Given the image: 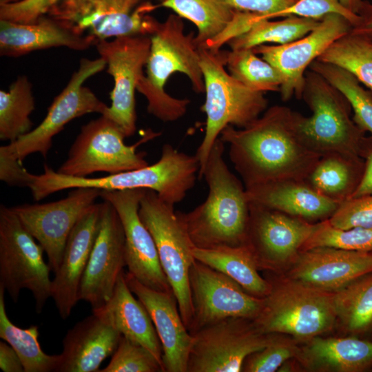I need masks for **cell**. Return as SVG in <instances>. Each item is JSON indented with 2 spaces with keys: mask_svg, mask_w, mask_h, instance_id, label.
<instances>
[{
  "mask_svg": "<svg viewBox=\"0 0 372 372\" xmlns=\"http://www.w3.org/2000/svg\"><path fill=\"white\" fill-rule=\"evenodd\" d=\"M99 372H165L156 358L145 347L121 336L108 365Z\"/></svg>",
  "mask_w": 372,
  "mask_h": 372,
  "instance_id": "ab89813d",
  "label": "cell"
},
{
  "mask_svg": "<svg viewBox=\"0 0 372 372\" xmlns=\"http://www.w3.org/2000/svg\"><path fill=\"white\" fill-rule=\"evenodd\" d=\"M150 45L149 35L123 36L110 41H99L95 44L100 57L106 63L107 72L114 81L110 93L111 105L101 115L114 121L126 138L136 131L135 91L144 75Z\"/></svg>",
  "mask_w": 372,
  "mask_h": 372,
  "instance_id": "5bb4252c",
  "label": "cell"
},
{
  "mask_svg": "<svg viewBox=\"0 0 372 372\" xmlns=\"http://www.w3.org/2000/svg\"><path fill=\"white\" fill-rule=\"evenodd\" d=\"M194 37V32L185 34L182 17L176 14L159 22L150 35L147 76L144 74L140 79L136 90L146 98L147 112L162 121L180 118L190 103L189 99L174 98L165 92V83L172 74L177 72L185 74L195 92H205L199 49Z\"/></svg>",
  "mask_w": 372,
  "mask_h": 372,
  "instance_id": "277c9868",
  "label": "cell"
},
{
  "mask_svg": "<svg viewBox=\"0 0 372 372\" xmlns=\"http://www.w3.org/2000/svg\"><path fill=\"white\" fill-rule=\"evenodd\" d=\"M351 28L350 22L341 15L329 14L320 19L314 30L299 39L283 45L262 44L252 49L282 74L283 82L279 91L281 99L287 101L293 95L301 99L307 69Z\"/></svg>",
  "mask_w": 372,
  "mask_h": 372,
  "instance_id": "e0dca14e",
  "label": "cell"
},
{
  "mask_svg": "<svg viewBox=\"0 0 372 372\" xmlns=\"http://www.w3.org/2000/svg\"><path fill=\"white\" fill-rule=\"evenodd\" d=\"M160 134L147 130L135 144L127 145L121 128L101 115L81 127L56 172L72 177H87L95 172L113 174L145 167L149 165L145 158L147 154L137 152V147Z\"/></svg>",
  "mask_w": 372,
  "mask_h": 372,
  "instance_id": "9c48e42d",
  "label": "cell"
},
{
  "mask_svg": "<svg viewBox=\"0 0 372 372\" xmlns=\"http://www.w3.org/2000/svg\"><path fill=\"white\" fill-rule=\"evenodd\" d=\"M271 284L263 307L254 320L262 333L309 341L333 328L337 320L333 293L291 278Z\"/></svg>",
  "mask_w": 372,
  "mask_h": 372,
  "instance_id": "52a82bcc",
  "label": "cell"
},
{
  "mask_svg": "<svg viewBox=\"0 0 372 372\" xmlns=\"http://www.w3.org/2000/svg\"><path fill=\"white\" fill-rule=\"evenodd\" d=\"M44 250L11 207L0 206V287L17 302L22 289L32 292L39 314L52 294L51 269Z\"/></svg>",
  "mask_w": 372,
  "mask_h": 372,
  "instance_id": "30bf717a",
  "label": "cell"
},
{
  "mask_svg": "<svg viewBox=\"0 0 372 372\" xmlns=\"http://www.w3.org/2000/svg\"><path fill=\"white\" fill-rule=\"evenodd\" d=\"M317 247H331L347 250L372 251V227L335 228L328 219L317 227L302 245L301 250Z\"/></svg>",
  "mask_w": 372,
  "mask_h": 372,
  "instance_id": "f35d334b",
  "label": "cell"
},
{
  "mask_svg": "<svg viewBox=\"0 0 372 372\" xmlns=\"http://www.w3.org/2000/svg\"><path fill=\"white\" fill-rule=\"evenodd\" d=\"M145 192V189L101 190L100 198L114 207L121 220L127 272L149 288L173 292L161 267L154 238L138 214Z\"/></svg>",
  "mask_w": 372,
  "mask_h": 372,
  "instance_id": "d6986e66",
  "label": "cell"
},
{
  "mask_svg": "<svg viewBox=\"0 0 372 372\" xmlns=\"http://www.w3.org/2000/svg\"><path fill=\"white\" fill-rule=\"evenodd\" d=\"M199 55L205 93L200 110L206 114L205 135L195 154L200 163L198 178L201 179L222 130L228 125L246 127L267 110L268 100L263 92L249 89L225 70L227 51L201 48Z\"/></svg>",
  "mask_w": 372,
  "mask_h": 372,
  "instance_id": "8992f818",
  "label": "cell"
},
{
  "mask_svg": "<svg viewBox=\"0 0 372 372\" xmlns=\"http://www.w3.org/2000/svg\"><path fill=\"white\" fill-rule=\"evenodd\" d=\"M142 223L155 242L161 267L176 298L188 330L193 318L189 275L196 259L195 247L174 206L151 189H145L138 209Z\"/></svg>",
  "mask_w": 372,
  "mask_h": 372,
  "instance_id": "ba28073f",
  "label": "cell"
},
{
  "mask_svg": "<svg viewBox=\"0 0 372 372\" xmlns=\"http://www.w3.org/2000/svg\"><path fill=\"white\" fill-rule=\"evenodd\" d=\"M0 369L4 372L24 371L19 356L4 340L0 342Z\"/></svg>",
  "mask_w": 372,
  "mask_h": 372,
  "instance_id": "7dc6e473",
  "label": "cell"
},
{
  "mask_svg": "<svg viewBox=\"0 0 372 372\" xmlns=\"http://www.w3.org/2000/svg\"><path fill=\"white\" fill-rule=\"evenodd\" d=\"M102 309L121 335L147 349L163 366L162 346L152 320L144 304L133 296L124 270L111 299Z\"/></svg>",
  "mask_w": 372,
  "mask_h": 372,
  "instance_id": "83f0119b",
  "label": "cell"
},
{
  "mask_svg": "<svg viewBox=\"0 0 372 372\" xmlns=\"http://www.w3.org/2000/svg\"><path fill=\"white\" fill-rule=\"evenodd\" d=\"M187 372H239L246 358L267 347L273 333H262L254 320L228 318L191 334Z\"/></svg>",
  "mask_w": 372,
  "mask_h": 372,
  "instance_id": "4fadbf2b",
  "label": "cell"
},
{
  "mask_svg": "<svg viewBox=\"0 0 372 372\" xmlns=\"http://www.w3.org/2000/svg\"><path fill=\"white\" fill-rule=\"evenodd\" d=\"M320 20L291 15L282 20L259 19L245 32L227 43L231 50L254 48L265 43L286 44L307 35Z\"/></svg>",
  "mask_w": 372,
  "mask_h": 372,
  "instance_id": "e575fe53",
  "label": "cell"
},
{
  "mask_svg": "<svg viewBox=\"0 0 372 372\" xmlns=\"http://www.w3.org/2000/svg\"><path fill=\"white\" fill-rule=\"evenodd\" d=\"M335 228L372 227V194L342 202L328 219Z\"/></svg>",
  "mask_w": 372,
  "mask_h": 372,
  "instance_id": "b9f144b4",
  "label": "cell"
},
{
  "mask_svg": "<svg viewBox=\"0 0 372 372\" xmlns=\"http://www.w3.org/2000/svg\"><path fill=\"white\" fill-rule=\"evenodd\" d=\"M246 188L249 203L310 223L329 219L341 203L328 198L303 179H282Z\"/></svg>",
  "mask_w": 372,
  "mask_h": 372,
  "instance_id": "484cf974",
  "label": "cell"
},
{
  "mask_svg": "<svg viewBox=\"0 0 372 372\" xmlns=\"http://www.w3.org/2000/svg\"><path fill=\"white\" fill-rule=\"evenodd\" d=\"M59 0H21L0 4V20L19 23H32L47 15Z\"/></svg>",
  "mask_w": 372,
  "mask_h": 372,
  "instance_id": "ee69618b",
  "label": "cell"
},
{
  "mask_svg": "<svg viewBox=\"0 0 372 372\" xmlns=\"http://www.w3.org/2000/svg\"><path fill=\"white\" fill-rule=\"evenodd\" d=\"M92 37L81 34L48 15L32 23L0 20V55L19 57L35 50L66 47L85 50L95 45Z\"/></svg>",
  "mask_w": 372,
  "mask_h": 372,
  "instance_id": "d4e9b609",
  "label": "cell"
},
{
  "mask_svg": "<svg viewBox=\"0 0 372 372\" xmlns=\"http://www.w3.org/2000/svg\"><path fill=\"white\" fill-rule=\"evenodd\" d=\"M360 156L365 161L364 171L359 185L351 198L372 194V135L366 136Z\"/></svg>",
  "mask_w": 372,
  "mask_h": 372,
  "instance_id": "bcb514c9",
  "label": "cell"
},
{
  "mask_svg": "<svg viewBox=\"0 0 372 372\" xmlns=\"http://www.w3.org/2000/svg\"><path fill=\"white\" fill-rule=\"evenodd\" d=\"M196 260L224 273L242 287L247 293L265 298L271 284L258 273L256 258L247 245L202 249L194 247Z\"/></svg>",
  "mask_w": 372,
  "mask_h": 372,
  "instance_id": "f1b7e54d",
  "label": "cell"
},
{
  "mask_svg": "<svg viewBox=\"0 0 372 372\" xmlns=\"http://www.w3.org/2000/svg\"><path fill=\"white\" fill-rule=\"evenodd\" d=\"M21 0H0V4L12 3L19 1Z\"/></svg>",
  "mask_w": 372,
  "mask_h": 372,
  "instance_id": "f907efd6",
  "label": "cell"
},
{
  "mask_svg": "<svg viewBox=\"0 0 372 372\" xmlns=\"http://www.w3.org/2000/svg\"><path fill=\"white\" fill-rule=\"evenodd\" d=\"M329 14L341 15L350 22L352 27L358 25L360 21V16L346 8L340 0H298L279 12L276 17L295 15L320 20Z\"/></svg>",
  "mask_w": 372,
  "mask_h": 372,
  "instance_id": "7bdbcfd3",
  "label": "cell"
},
{
  "mask_svg": "<svg viewBox=\"0 0 372 372\" xmlns=\"http://www.w3.org/2000/svg\"><path fill=\"white\" fill-rule=\"evenodd\" d=\"M125 276L152 320L162 346L165 372H187L193 337L182 319L174 293L149 288L127 271Z\"/></svg>",
  "mask_w": 372,
  "mask_h": 372,
  "instance_id": "7402d4cb",
  "label": "cell"
},
{
  "mask_svg": "<svg viewBox=\"0 0 372 372\" xmlns=\"http://www.w3.org/2000/svg\"><path fill=\"white\" fill-rule=\"evenodd\" d=\"M172 10L197 27L198 49H211L232 22L236 10L224 0H163L158 7Z\"/></svg>",
  "mask_w": 372,
  "mask_h": 372,
  "instance_id": "4dcf8cb0",
  "label": "cell"
},
{
  "mask_svg": "<svg viewBox=\"0 0 372 372\" xmlns=\"http://www.w3.org/2000/svg\"><path fill=\"white\" fill-rule=\"evenodd\" d=\"M5 291L0 287V338L15 350L24 372L56 371L61 362V354L48 355L42 350L38 340L37 325L22 329L10 320L6 310Z\"/></svg>",
  "mask_w": 372,
  "mask_h": 372,
  "instance_id": "1f68e13d",
  "label": "cell"
},
{
  "mask_svg": "<svg viewBox=\"0 0 372 372\" xmlns=\"http://www.w3.org/2000/svg\"><path fill=\"white\" fill-rule=\"evenodd\" d=\"M224 145L220 138L216 141L203 170L209 188L205 200L189 212L178 211L198 248L246 245L250 203L244 183L223 158Z\"/></svg>",
  "mask_w": 372,
  "mask_h": 372,
  "instance_id": "7a4b0ae2",
  "label": "cell"
},
{
  "mask_svg": "<svg viewBox=\"0 0 372 372\" xmlns=\"http://www.w3.org/2000/svg\"><path fill=\"white\" fill-rule=\"evenodd\" d=\"M158 7L142 0H59L47 15L99 41L150 36L159 21L149 13Z\"/></svg>",
  "mask_w": 372,
  "mask_h": 372,
  "instance_id": "7c38bea8",
  "label": "cell"
},
{
  "mask_svg": "<svg viewBox=\"0 0 372 372\" xmlns=\"http://www.w3.org/2000/svg\"><path fill=\"white\" fill-rule=\"evenodd\" d=\"M101 216V203H94L81 217L65 244L61 262L52 280L51 298L63 320L79 299L81 282L95 242Z\"/></svg>",
  "mask_w": 372,
  "mask_h": 372,
  "instance_id": "603a6c76",
  "label": "cell"
},
{
  "mask_svg": "<svg viewBox=\"0 0 372 372\" xmlns=\"http://www.w3.org/2000/svg\"><path fill=\"white\" fill-rule=\"evenodd\" d=\"M199 170V161L196 155L180 152L166 143L162 147L160 159L156 163L99 178L65 176L45 164L43 174L29 173L28 187L36 201L55 192L77 187L107 191L151 189L164 201L174 206L180 203L194 187Z\"/></svg>",
  "mask_w": 372,
  "mask_h": 372,
  "instance_id": "3957f363",
  "label": "cell"
},
{
  "mask_svg": "<svg viewBox=\"0 0 372 372\" xmlns=\"http://www.w3.org/2000/svg\"><path fill=\"white\" fill-rule=\"evenodd\" d=\"M232 8L257 13L260 19L276 18L281 11L292 6L298 0H224Z\"/></svg>",
  "mask_w": 372,
  "mask_h": 372,
  "instance_id": "f6af8a7d",
  "label": "cell"
},
{
  "mask_svg": "<svg viewBox=\"0 0 372 372\" xmlns=\"http://www.w3.org/2000/svg\"><path fill=\"white\" fill-rule=\"evenodd\" d=\"M297 358L313 371H363L372 366V341L316 336L307 341Z\"/></svg>",
  "mask_w": 372,
  "mask_h": 372,
  "instance_id": "4316f807",
  "label": "cell"
},
{
  "mask_svg": "<svg viewBox=\"0 0 372 372\" xmlns=\"http://www.w3.org/2000/svg\"><path fill=\"white\" fill-rule=\"evenodd\" d=\"M273 333L270 343L264 349L249 355L242 371L274 372L289 359L298 355L300 349L290 340Z\"/></svg>",
  "mask_w": 372,
  "mask_h": 372,
  "instance_id": "60d3db41",
  "label": "cell"
},
{
  "mask_svg": "<svg viewBox=\"0 0 372 372\" xmlns=\"http://www.w3.org/2000/svg\"><path fill=\"white\" fill-rule=\"evenodd\" d=\"M189 288L193 318L188 331L198 330L228 318L254 320L265 298L247 293L224 273L196 260L190 268Z\"/></svg>",
  "mask_w": 372,
  "mask_h": 372,
  "instance_id": "9a60e30c",
  "label": "cell"
},
{
  "mask_svg": "<svg viewBox=\"0 0 372 372\" xmlns=\"http://www.w3.org/2000/svg\"><path fill=\"white\" fill-rule=\"evenodd\" d=\"M309 69L320 74L344 95L354 113V122L372 135V91L365 90L351 72L338 65L316 59Z\"/></svg>",
  "mask_w": 372,
  "mask_h": 372,
  "instance_id": "d590c367",
  "label": "cell"
},
{
  "mask_svg": "<svg viewBox=\"0 0 372 372\" xmlns=\"http://www.w3.org/2000/svg\"><path fill=\"white\" fill-rule=\"evenodd\" d=\"M364 167L365 161L360 157L327 154L320 158L304 180L319 194L342 203L357 189Z\"/></svg>",
  "mask_w": 372,
  "mask_h": 372,
  "instance_id": "f546056e",
  "label": "cell"
},
{
  "mask_svg": "<svg viewBox=\"0 0 372 372\" xmlns=\"http://www.w3.org/2000/svg\"><path fill=\"white\" fill-rule=\"evenodd\" d=\"M317 224L250 203L246 245L258 267L293 261Z\"/></svg>",
  "mask_w": 372,
  "mask_h": 372,
  "instance_id": "ffe728a7",
  "label": "cell"
},
{
  "mask_svg": "<svg viewBox=\"0 0 372 372\" xmlns=\"http://www.w3.org/2000/svg\"><path fill=\"white\" fill-rule=\"evenodd\" d=\"M341 3L355 14H360L363 10L366 1L363 0H340Z\"/></svg>",
  "mask_w": 372,
  "mask_h": 372,
  "instance_id": "681fc988",
  "label": "cell"
},
{
  "mask_svg": "<svg viewBox=\"0 0 372 372\" xmlns=\"http://www.w3.org/2000/svg\"><path fill=\"white\" fill-rule=\"evenodd\" d=\"M297 112L273 105L242 128L225 127L219 138L245 187L282 179L304 180L321 157L296 130Z\"/></svg>",
  "mask_w": 372,
  "mask_h": 372,
  "instance_id": "6da1fadb",
  "label": "cell"
},
{
  "mask_svg": "<svg viewBox=\"0 0 372 372\" xmlns=\"http://www.w3.org/2000/svg\"><path fill=\"white\" fill-rule=\"evenodd\" d=\"M125 246L120 217L114 207L103 200L98 234L79 291V300L89 303L92 311L103 307L111 299L126 266Z\"/></svg>",
  "mask_w": 372,
  "mask_h": 372,
  "instance_id": "ac0fdd59",
  "label": "cell"
},
{
  "mask_svg": "<svg viewBox=\"0 0 372 372\" xmlns=\"http://www.w3.org/2000/svg\"><path fill=\"white\" fill-rule=\"evenodd\" d=\"M359 15L360 16L359 23L352 27L350 32L362 35L372 41V3L366 1Z\"/></svg>",
  "mask_w": 372,
  "mask_h": 372,
  "instance_id": "c3c4849f",
  "label": "cell"
},
{
  "mask_svg": "<svg viewBox=\"0 0 372 372\" xmlns=\"http://www.w3.org/2000/svg\"><path fill=\"white\" fill-rule=\"evenodd\" d=\"M289 278L334 293L372 272V251L317 247L300 251Z\"/></svg>",
  "mask_w": 372,
  "mask_h": 372,
  "instance_id": "44dd1931",
  "label": "cell"
},
{
  "mask_svg": "<svg viewBox=\"0 0 372 372\" xmlns=\"http://www.w3.org/2000/svg\"><path fill=\"white\" fill-rule=\"evenodd\" d=\"M32 84L21 75L8 92L0 90V139L12 143L32 130L30 116L35 103Z\"/></svg>",
  "mask_w": 372,
  "mask_h": 372,
  "instance_id": "836d02e7",
  "label": "cell"
},
{
  "mask_svg": "<svg viewBox=\"0 0 372 372\" xmlns=\"http://www.w3.org/2000/svg\"><path fill=\"white\" fill-rule=\"evenodd\" d=\"M317 60L351 72L372 91V41L349 32L335 41Z\"/></svg>",
  "mask_w": 372,
  "mask_h": 372,
  "instance_id": "8d00e7d4",
  "label": "cell"
},
{
  "mask_svg": "<svg viewBox=\"0 0 372 372\" xmlns=\"http://www.w3.org/2000/svg\"><path fill=\"white\" fill-rule=\"evenodd\" d=\"M337 320L347 333L372 332V272L333 293Z\"/></svg>",
  "mask_w": 372,
  "mask_h": 372,
  "instance_id": "d6a6232c",
  "label": "cell"
},
{
  "mask_svg": "<svg viewBox=\"0 0 372 372\" xmlns=\"http://www.w3.org/2000/svg\"><path fill=\"white\" fill-rule=\"evenodd\" d=\"M121 336L103 309L92 311L63 338L56 372H99L102 362L114 353Z\"/></svg>",
  "mask_w": 372,
  "mask_h": 372,
  "instance_id": "cb8c5ba5",
  "label": "cell"
},
{
  "mask_svg": "<svg viewBox=\"0 0 372 372\" xmlns=\"http://www.w3.org/2000/svg\"><path fill=\"white\" fill-rule=\"evenodd\" d=\"M302 99L312 112L310 116L296 114L302 142L320 156L337 154L361 158L366 132L351 117L352 107L344 95L309 69L305 72Z\"/></svg>",
  "mask_w": 372,
  "mask_h": 372,
  "instance_id": "5b68a950",
  "label": "cell"
},
{
  "mask_svg": "<svg viewBox=\"0 0 372 372\" xmlns=\"http://www.w3.org/2000/svg\"><path fill=\"white\" fill-rule=\"evenodd\" d=\"M101 192L96 188L77 187L57 201L11 207L24 228L47 254L51 271L55 273L58 269L72 229L96 203Z\"/></svg>",
  "mask_w": 372,
  "mask_h": 372,
  "instance_id": "2e32d148",
  "label": "cell"
},
{
  "mask_svg": "<svg viewBox=\"0 0 372 372\" xmlns=\"http://www.w3.org/2000/svg\"><path fill=\"white\" fill-rule=\"evenodd\" d=\"M226 66L234 79L255 92H279L283 82L280 72L252 48L227 51Z\"/></svg>",
  "mask_w": 372,
  "mask_h": 372,
  "instance_id": "74e56055",
  "label": "cell"
},
{
  "mask_svg": "<svg viewBox=\"0 0 372 372\" xmlns=\"http://www.w3.org/2000/svg\"><path fill=\"white\" fill-rule=\"evenodd\" d=\"M106 66L102 58H83L65 88L53 100L42 122L34 130L16 141L0 147V157L19 161L39 153L46 158L52 138L72 120L90 113L104 114L107 106L93 92L83 86L84 82Z\"/></svg>",
  "mask_w": 372,
  "mask_h": 372,
  "instance_id": "8fae6325",
  "label": "cell"
}]
</instances>
